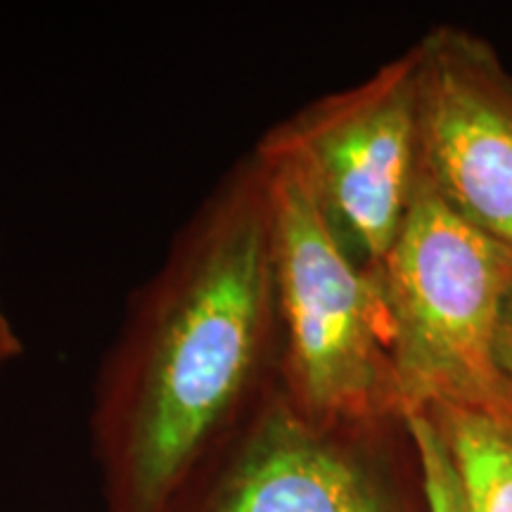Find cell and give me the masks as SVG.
<instances>
[{
	"label": "cell",
	"mask_w": 512,
	"mask_h": 512,
	"mask_svg": "<svg viewBox=\"0 0 512 512\" xmlns=\"http://www.w3.org/2000/svg\"><path fill=\"white\" fill-rule=\"evenodd\" d=\"M261 164L271 197L278 389L313 420L406 415L377 273L351 256L302 178Z\"/></svg>",
	"instance_id": "7a4b0ae2"
},
{
	"label": "cell",
	"mask_w": 512,
	"mask_h": 512,
	"mask_svg": "<svg viewBox=\"0 0 512 512\" xmlns=\"http://www.w3.org/2000/svg\"><path fill=\"white\" fill-rule=\"evenodd\" d=\"M456 467L465 512H512V408L430 406Z\"/></svg>",
	"instance_id": "52a82bcc"
},
{
	"label": "cell",
	"mask_w": 512,
	"mask_h": 512,
	"mask_svg": "<svg viewBox=\"0 0 512 512\" xmlns=\"http://www.w3.org/2000/svg\"><path fill=\"white\" fill-rule=\"evenodd\" d=\"M494 361L496 370L501 375L503 387L512 399V287L505 297L501 318H498L496 339H494Z\"/></svg>",
	"instance_id": "9c48e42d"
},
{
	"label": "cell",
	"mask_w": 512,
	"mask_h": 512,
	"mask_svg": "<svg viewBox=\"0 0 512 512\" xmlns=\"http://www.w3.org/2000/svg\"><path fill=\"white\" fill-rule=\"evenodd\" d=\"M420 57V174L465 223L512 254V74L491 43L434 27Z\"/></svg>",
	"instance_id": "8992f818"
},
{
	"label": "cell",
	"mask_w": 512,
	"mask_h": 512,
	"mask_svg": "<svg viewBox=\"0 0 512 512\" xmlns=\"http://www.w3.org/2000/svg\"><path fill=\"white\" fill-rule=\"evenodd\" d=\"M280 320L266 166L223 174L128 299L93 384L105 512H171L185 484L278 380Z\"/></svg>",
	"instance_id": "6da1fadb"
},
{
	"label": "cell",
	"mask_w": 512,
	"mask_h": 512,
	"mask_svg": "<svg viewBox=\"0 0 512 512\" xmlns=\"http://www.w3.org/2000/svg\"><path fill=\"white\" fill-rule=\"evenodd\" d=\"M406 415L430 406L512 408L494 339L512 254L418 178L406 221L377 268Z\"/></svg>",
	"instance_id": "3957f363"
},
{
	"label": "cell",
	"mask_w": 512,
	"mask_h": 512,
	"mask_svg": "<svg viewBox=\"0 0 512 512\" xmlns=\"http://www.w3.org/2000/svg\"><path fill=\"white\" fill-rule=\"evenodd\" d=\"M24 354V342L12 323L8 309H5L3 299H0V373L15 363Z\"/></svg>",
	"instance_id": "30bf717a"
},
{
	"label": "cell",
	"mask_w": 512,
	"mask_h": 512,
	"mask_svg": "<svg viewBox=\"0 0 512 512\" xmlns=\"http://www.w3.org/2000/svg\"><path fill=\"white\" fill-rule=\"evenodd\" d=\"M171 512H430V498L406 415L313 420L275 382Z\"/></svg>",
	"instance_id": "277c9868"
},
{
	"label": "cell",
	"mask_w": 512,
	"mask_h": 512,
	"mask_svg": "<svg viewBox=\"0 0 512 512\" xmlns=\"http://www.w3.org/2000/svg\"><path fill=\"white\" fill-rule=\"evenodd\" d=\"M406 418L415 441H418L422 467H425L430 512H465L456 467H453L448 448L434 422L425 413H411Z\"/></svg>",
	"instance_id": "ba28073f"
},
{
	"label": "cell",
	"mask_w": 512,
	"mask_h": 512,
	"mask_svg": "<svg viewBox=\"0 0 512 512\" xmlns=\"http://www.w3.org/2000/svg\"><path fill=\"white\" fill-rule=\"evenodd\" d=\"M252 152L302 178L351 256L377 271L420 178L418 48L275 121Z\"/></svg>",
	"instance_id": "5b68a950"
}]
</instances>
